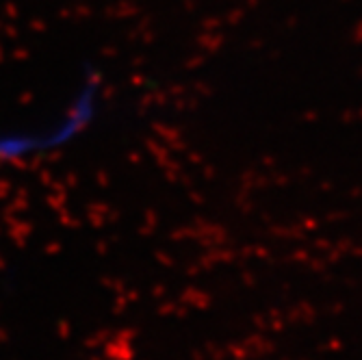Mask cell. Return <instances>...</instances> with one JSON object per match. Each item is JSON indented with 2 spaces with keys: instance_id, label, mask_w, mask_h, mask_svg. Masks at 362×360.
Returning <instances> with one entry per match:
<instances>
[{
  "instance_id": "obj_1",
  "label": "cell",
  "mask_w": 362,
  "mask_h": 360,
  "mask_svg": "<svg viewBox=\"0 0 362 360\" xmlns=\"http://www.w3.org/2000/svg\"><path fill=\"white\" fill-rule=\"evenodd\" d=\"M105 109V81L87 72L54 113L0 126V168L26 166L74 146L98 124Z\"/></svg>"
}]
</instances>
